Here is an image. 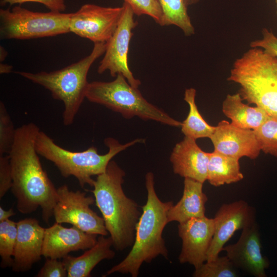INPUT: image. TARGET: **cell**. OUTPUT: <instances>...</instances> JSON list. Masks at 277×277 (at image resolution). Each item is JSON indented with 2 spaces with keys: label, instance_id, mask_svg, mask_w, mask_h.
<instances>
[{
  "label": "cell",
  "instance_id": "24",
  "mask_svg": "<svg viewBox=\"0 0 277 277\" xmlns=\"http://www.w3.org/2000/svg\"><path fill=\"white\" fill-rule=\"evenodd\" d=\"M163 14L164 26L175 25L186 36L195 33L194 28L183 0H158Z\"/></svg>",
  "mask_w": 277,
  "mask_h": 277
},
{
  "label": "cell",
  "instance_id": "27",
  "mask_svg": "<svg viewBox=\"0 0 277 277\" xmlns=\"http://www.w3.org/2000/svg\"><path fill=\"white\" fill-rule=\"evenodd\" d=\"M261 150L277 157V116H270L253 130Z\"/></svg>",
  "mask_w": 277,
  "mask_h": 277
},
{
  "label": "cell",
  "instance_id": "1",
  "mask_svg": "<svg viewBox=\"0 0 277 277\" xmlns=\"http://www.w3.org/2000/svg\"><path fill=\"white\" fill-rule=\"evenodd\" d=\"M39 127L30 122L16 128L10 157L13 184L11 191L17 209L30 214L40 207L42 219L48 224L57 200V189L44 171L35 148Z\"/></svg>",
  "mask_w": 277,
  "mask_h": 277
},
{
  "label": "cell",
  "instance_id": "14",
  "mask_svg": "<svg viewBox=\"0 0 277 277\" xmlns=\"http://www.w3.org/2000/svg\"><path fill=\"white\" fill-rule=\"evenodd\" d=\"M258 224L242 229L239 240L224 247L223 250L236 268L243 269L256 277H266L269 267L267 259L263 256Z\"/></svg>",
  "mask_w": 277,
  "mask_h": 277
},
{
  "label": "cell",
  "instance_id": "3",
  "mask_svg": "<svg viewBox=\"0 0 277 277\" xmlns=\"http://www.w3.org/2000/svg\"><path fill=\"white\" fill-rule=\"evenodd\" d=\"M154 179L151 172L146 174L147 199L142 207V212L136 226L134 241L131 250L121 262L108 270L103 276L118 272L137 277L144 262L150 263L159 255L168 259V250L162 235L168 223V211L173 204L172 201L162 202L159 198Z\"/></svg>",
  "mask_w": 277,
  "mask_h": 277
},
{
  "label": "cell",
  "instance_id": "26",
  "mask_svg": "<svg viewBox=\"0 0 277 277\" xmlns=\"http://www.w3.org/2000/svg\"><path fill=\"white\" fill-rule=\"evenodd\" d=\"M236 267L227 256H218L215 260L206 262L195 269L194 277H235Z\"/></svg>",
  "mask_w": 277,
  "mask_h": 277
},
{
  "label": "cell",
  "instance_id": "28",
  "mask_svg": "<svg viewBox=\"0 0 277 277\" xmlns=\"http://www.w3.org/2000/svg\"><path fill=\"white\" fill-rule=\"evenodd\" d=\"M16 129L2 101L0 102V155L8 154L13 145Z\"/></svg>",
  "mask_w": 277,
  "mask_h": 277
},
{
  "label": "cell",
  "instance_id": "23",
  "mask_svg": "<svg viewBox=\"0 0 277 277\" xmlns=\"http://www.w3.org/2000/svg\"><path fill=\"white\" fill-rule=\"evenodd\" d=\"M196 90L186 89L184 100L189 106V111L186 118L182 122L181 130L185 136L196 140L200 138H210L215 126L208 124L199 112L195 104Z\"/></svg>",
  "mask_w": 277,
  "mask_h": 277
},
{
  "label": "cell",
  "instance_id": "35",
  "mask_svg": "<svg viewBox=\"0 0 277 277\" xmlns=\"http://www.w3.org/2000/svg\"><path fill=\"white\" fill-rule=\"evenodd\" d=\"M12 67L10 65L1 64L0 66L1 73H8L11 71Z\"/></svg>",
  "mask_w": 277,
  "mask_h": 277
},
{
  "label": "cell",
  "instance_id": "31",
  "mask_svg": "<svg viewBox=\"0 0 277 277\" xmlns=\"http://www.w3.org/2000/svg\"><path fill=\"white\" fill-rule=\"evenodd\" d=\"M67 275V271L63 262L58 259L47 258L36 276L66 277Z\"/></svg>",
  "mask_w": 277,
  "mask_h": 277
},
{
  "label": "cell",
  "instance_id": "30",
  "mask_svg": "<svg viewBox=\"0 0 277 277\" xmlns=\"http://www.w3.org/2000/svg\"><path fill=\"white\" fill-rule=\"evenodd\" d=\"M13 177L8 154L0 155V199L11 189Z\"/></svg>",
  "mask_w": 277,
  "mask_h": 277
},
{
  "label": "cell",
  "instance_id": "34",
  "mask_svg": "<svg viewBox=\"0 0 277 277\" xmlns=\"http://www.w3.org/2000/svg\"><path fill=\"white\" fill-rule=\"evenodd\" d=\"M15 214L12 208L5 210L1 206H0V222L9 219V217Z\"/></svg>",
  "mask_w": 277,
  "mask_h": 277
},
{
  "label": "cell",
  "instance_id": "15",
  "mask_svg": "<svg viewBox=\"0 0 277 277\" xmlns=\"http://www.w3.org/2000/svg\"><path fill=\"white\" fill-rule=\"evenodd\" d=\"M210 139L214 151L238 160L243 156L254 160L261 151L253 130L238 127L225 120L215 126Z\"/></svg>",
  "mask_w": 277,
  "mask_h": 277
},
{
  "label": "cell",
  "instance_id": "32",
  "mask_svg": "<svg viewBox=\"0 0 277 277\" xmlns=\"http://www.w3.org/2000/svg\"><path fill=\"white\" fill-rule=\"evenodd\" d=\"M263 36L261 39L251 42V48H260L266 53L277 57V37L266 28L262 30Z\"/></svg>",
  "mask_w": 277,
  "mask_h": 277
},
{
  "label": "cell",
  "instance_id": "25",
  "mask_svg": "<svg viewBox=\"0 0 277 277\" xmlns=\"http://www.w3.org/2000/svg\"><path fill=\"white\" fill-rule=\"evenodd\" d=\"M17 233V222L10 219L0 222V266L3 268L13 265Z\"/></svg>",
  "mask_w": 277,
  "mask_h": 277
},
{
  "label": "cell",
  "instance_id": "17",
  "mask_svg": "<svg viewBox=\"0 0 277 277\" xmlns=\"http://www.w3.org/2000/svg\"><path fill=\"white\" fill-rule=\"evenodd\" d=\"M17 228L11 268L14 272H26L41 259L45 228L32 217L18 221Z\"/></svg>",
  "mask_w": 277,
  "mask_h": 277
},
{
  "label": "cell",
  "instance_id": "36",
  "mask_svg": "<svg viewBox=\"0 0 277 277\" xmlns=\"http://www.w3.org/2000/svg\"><path fill=\"white\" fill-rule=\"evenodd\" d=\"M185 4L187 6H189L197 3L200 0H183Z\"/></svg>",
  "mask_w": 277,
  "mask_h": 277
},
{
  "label": "cell",
  "instance_id": "38",
  "mask_svg": "<svg viewBox=\"0 0 277 277\" xmlns=\"http://www.w3.org/2000/svg\"><path fill=\"white\" fill-rule=\"evenodd\" d=\"M275 2L276 3V5H277V0H275Z\"/></svg>",
  "mask_w": 277,
  "mask_h": 277
},
{
  "label": "cell",
  "instance_id": "33",
  "mask_svg": "<svg viewBox=\"0 0 277 277\" xmlns=\"http://www.w3.org/2000/svg\"><path fill=\"white\" fill-rule=\"evenodd\" d=\"M3 2L10 5L29 2L38 3L44 5L50 11L58 12H63L66 8L65 0H3Z\"/></svg>",
  "mask_w": 277,
  "mask_h": 277
},
{
  "label": "cell",
  "instance_id": "13",
  "mask_svg": "<svg viewBox=\"0 0 277 277\" xmlns=\"http://www.w3.org/2000/svg\"><path fill=\"white\" fill-rule=\"evenodd\" d=\"M213 219L214 233L206 262L214 260L219 256L224 245L235 231L255 222L254 209L243 200L222 205Z\"/></svg>",
  "mask_w": 277,
  "mask_h": 277
},
{
  "label": "cell",
  "instance_id": "21",
  "mask_svg": "<svg viewBox=\"0 0 277 277\" xmlns=\"http://www.w3.org/2000/svg\"><path fill=\"white\" fill-rule=\"evenodd\" d=\"M239 92L228 94L222 104V111L231 120V124L244 129L254 130L271 115L262 108L243 103Z\"/></svg>",
  "mask_w": 277,
  "mask_h": 277
},
{
  "label": "cell",
  "instance_id": "20",
  "mask_svg": "<svg viewBox=\"0 0 277 277\" xmlns=\"http://www.w3.org/2000/svg\"><path fill=\"white\" fill-rule=\"evenodd\" d=\"M203 183L184 178L183 195L180 200L169 209L168 223L185 222L191 218L205 216L207 196L203 191Z\"/></svg>",
  "mask_w": 277,
  "mask_h": 277
},
{
  "label": "cell",
  "instance_id": "19",
  "mask_svg": "<svg viewBox=\"0 0 277 277\" xmlns=\"http://www.w3.org/2000/svg\"><path fill=\"white\" fill-rule=\"evenodd\" d=\"M113 242L110 236L100 235L94 246L82 255L74 257L67 255L63 258V263L67 271L68 277H89L93 268L104 260H111L115 252L111 249Z\"/></svg>",
  "mask_w": 277,
  "mask_h": 277
},
{
  "label": "cell",
  "instance_id": "12",
  "mask_svg": "<svg viewBox=\"0 0 277 277\" xmlns=\"http://www.w3.org/2000/svg\"><path fill=\"white\" fill-rule=\"evenodd\" d=\"M214 229V219L206 216L180 223L178 234L182 241V246L178 258L179 262L192 265L195 269L206 262Z\"/></svg>",
  "mask_w": 277,
  "mask_h": 277
},
{
  "label": "cell",
  "instance_id": "4",
  "mask_svg": "<svg viewBox=\"0 0 277 277\" xmlns=\"http://www.w3.org/2000/svg\"><path fill=\"white\" fill-rule=\"evenodd\" d=\"M143 138H136L122 144L116 139L107 137L105 145L108 148L104 154L98 153L94 146L83 151L67 150L56 144L44 132H38L35 140V148L38 154L52 162L64 177H75L80 186L84 188L87 184L92 187V176L104 173L112 159L120 152L138 143H143Z\"/></svg>",
  "mask_w": 277,
  "mask_h": 277
},
{
  "label": "cell",
  "instance_id": "11",
  "mask_svg": "<svg viewBox=\"0 0 277 277\" xmlns=\"http://www.w3.org/2000/svg\"><path fill=\"white\" fill-rule=\"evenodd\" d=\"M122 17L113 35L107 43L104 56L100 63L97 72L106 71L115 77L122 75L133 87L138 88L141 82L134 77L128 65V53L132 31L137 25L134 19V13L130 6L124 2Z\"/></svg>",
  "mask_w": 277,
  "mask_h": 277
},
{
  "label": "cell",
  "instance_id": "39",
  "mask_svg": "<svg viewBox=\"0 0 277 277\" xmlns=\"http://www.w3.org/2000/svg\"><path fill=\"white\" fill-rule=\"evenodd\" d=\"M276 14H277V5H276Z\"/></svg>",
  "mask_w": 277,
  "mask_h": 277
},
{
  "label": "cell",
  "instance_id": "10",
  "mask_svg": "<svg viewBox=\"0 0 277 277\" xmlns=\"http://www.w3.org/2000/svg\"><path fill=\"white\" fill-rule=\"evenodd\" d=\"M123 6L103 7L92 4L83 5L71 13L69 30L95 43H106L111 38L123 12Z\"/></svg>",
  "mask_w": 277,
  "mask_h": 277
},
{
  "label": "cell",
  "instance_id": "9",
  "mask_svg": "<svg viewBox=\"0 0 277 277\" xmlns=\"http://www.w3.org/2000/svg\"><path fill=\"white\" fill-rule=\"evenodd\" d=\"M57 200L53 208L56 222L67 223L86 232L106 236L108 232L102 217L90 207L95 198L80 190H70L66 185L57 189Z\"/></svg>",
  "mask_w": 277,
  "mask_h": 277
},
{
  "label": "cell",
  "instance_id": "18",
  "mask_svg": "<svg viewBox=\"0 0 277 277\" xmlns=\"http://www.w3.org/2000/svg\"><path fill=\"white\" fill-rule=\"evenodd\" d=\"M170 161L175 174L203 183L207 181L209 153L201 149L196 140L185 136L174 147Z\"/></svg>",
  "mask_w": 277,
  "mask_h": 277
},
{
  "label": "cell",
  "instance_id": "7",
  "mask_svg": "<svg viewBox=\"0 0 277 277\" xmlns=\"http://www.w3.org/2000/svg\"><path fill=\"white\" fill-rule=\"evenodd\" d=\"M86 98L90 102L103 105L120 113L126 118L138 116L173 127L182 122L148 102L138 88L132 87L121 74L111 82L93 81L89 83Z\"/></svg>",
  "mask_w": 277,
  "mask_h": 277
},
{
  "label": "cell",
  "instance_id": "5",
  "mask_svg": "<svg viewBox=\"0 0 277 277\" xmlns=\"http://www.w3.org/2000/svg\"><path fill=\"white\" fill-rule=\"evenodd\" d=\"M227 80L240 85L243 100L277 116V57L251 48L235 61Z\"/></svg>",
  "mask_w": 277,
  "mask_h": 277
},
{
  "label": "cell",
  "instance_id": "22",
  "mask_svg": "<svg viewBox=\"0 0 277 277\" xmlns=\"http://www.w3.org/2000/svg\"><path fill=\"white\" fill-rule=\"evenodd\" d=\"M243 178L239 160L215 151L209 153L207 181L211 185L219 187L238 182Z\"/></svg>",
  "mask_w": 277,
  "mask_h": 277
},
{
  "label": "cell",
  "instance_id": "2",
  "mask_svg": "<svg viewBox=\"0 0 277 277\" xmlns=\"http://www.w3.org/2000/svg\"><path fill=\"white\" fill-rule=\"evenodd\" d=\"M125 171L114 161L97 176L91 191L105 227L117 251L132 247L135 228L141 215L137 204L123 189Z\"/></svg>",
  "mask_w": 277,
  "mask_h": 277
},
{
  "label": "cell",
  "instance_id": "29",
  "mask_svg": "<svg viewBox=\"0 0 277 277\" xmlns=\"http://www.w3.org/2000/svg\"><path fill=\"white\" fill-rule=\"evenodd\" d=\"M131 7L134 14L147 15L161 26H164L163 14L158 0H124Z\"/></svg>",
  "mask_w": 277,
  "mask_h": 277
},
{
  "label": "cell",
  "instance_id": "37",
  "mask_svg": "<svg viewBox=\"0 0 277 277\" xmlns=\"http://www.w3.org/2000/svg\"><path fill=\"white\" fill-rule=\"evenodd\" d=\"M6 51L4 48L1 47V61H3L6 56Z\"/></svg>",
  "mask_w": 277,
  "mask_h": 277
},
{
  "label": "cell",
  "instance_id": "8",
  "mask_svg": "<svg viewBox=\"0 0 277 277\" xmlns=\"http://www.w3.org/2000/svg\"><path fill=\"white\" fill-rule=\"evenodd\" d=\"M71 13L30 11L19 6L0 10L1 39H29L70 32Z\"/></svg>",
  "mask_w": 277,
  "mask_h": 277
},
{
  "label": "cell",
  "instance_id": "16",
  "mask_svg": "<svg viewBox=\"0 0 277 277\" xmlns=\"http://www.w3.org/2000/svg\"><path fill=\"white\" fill-rule=\"evenodd\" d=\"M97 235L73 226L66 228L55 222L45 228L42 255L46 258L60 259L70 252L87 250L95 245Z\"/></svg>",
  "mask_w": 277,
  "mask_h": 277
},
{
  "label": "cell",
  "instance_id": "6",
  "mask_svg": "<svg viewBox=\"0 0 277 277\" xmlns=\"http://www.w3.org/2000/svg\"><path fill=\"white\" fill-rule=\"evenodd\" d=\"M107 43H95L91 53L78 62L60 70L31 73H15L48 90L53 98L61 101L64 106L63 122L71 125L86 98L89 82L88 71L95 61L105 53Z\"/></svg>",
  "mask_w": 277,
  "mask_h": 277
}]
</instances>
